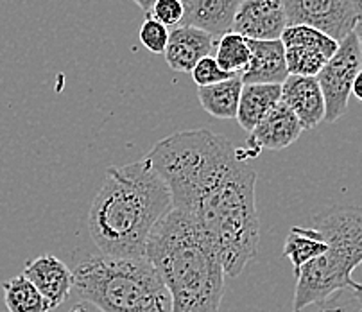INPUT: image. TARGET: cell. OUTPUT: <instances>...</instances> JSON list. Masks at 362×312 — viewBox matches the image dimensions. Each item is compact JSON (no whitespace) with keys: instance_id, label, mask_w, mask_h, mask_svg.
I'll return each instance as SVG.
<instances>
[{"instance_id":"obj_1","label":"cell","mask_w":362,"mask_h":312,"mask_svg":"<svg viewBox=\"0 0 362 312\" xmlns=\"http://www.w3.org/2000/svg\"><path fill=\"white\" fill-rule=\"evenodd\" d=\"M146 160L169 187L173 208L212 241L224 273L239 277L260 244L257 173L243 151L210 129H187L154 144Z\"/></svg>"},{"instance_id":"obj_2","label":"cell","mask_w":362,"mask_h":312,"mask_svg":"<svg viewBox=\"0 0 362 312\" xmlns=\"http://www.w3.org/2000/svg\"><path fill=\"white\" fill-rule=\"evenodd\" d=\"M170 210L169 187L146 158L113 166L90 207V237L100 255L142 258L151 233Z\"/></svg>"},{"instance_id":"obj_3","label":"cell","mask_w":362,"mask_h":312,"mask_svg":"<svg viewBox=\"0 0 362 312\" xmlns=\"http://www.w3.org/2000/svg\"><path fill=\"white\" fill-rule=\"evenodd\" d=\"M146 258L170 294V312H219L224 267L203 228L173 208L151 233Z\"/></svg>"},{"instance_id":"obj_4","label":"cell","mask_w":362,"mask_h":312,"mask_svg":"<svg viewBox=\"0 0 362 312\" xmlns=\"http://www.w3.org/2000/svg\"><path fill=\"white\" fill-rule=\"evenodd\" d=\"M74 289L100 312H170L158 270L142 258L92 255L74 267Z\"/></svg>"},{"instance_id":"obj_5","label":"cell","mask_w":362,"mask_h":312,"mask_svg":"<svg viewBox=\"0 0 362 312\" xmlns=\"http://www.w3.org/2000/svg\"><path fill=\"white\" fill-rule=\"evenodd\" d=\"M327 251L305 264L296 275L293 312L350 287L354 271L362 264V208L330 207L314 217Z\"/></svg>"},{"instance_id":"obj_6","label":"cell","mask_w":362,"mask_h":312,"mask_svg":"<svg viewBox=\"0 0 362 312\" xmlns=\"http://www.w3.org/2000/svg\"><path fill=\"white\" fill-rule=\"evenodd\" d=\"M289 25H307L337 43L362 20V0H281Z\"/></svg>"},{"instance_id":"obj_7","label":"cell","mask_w":362,"mask_h":312,"mask_svg":"<svg viewBox=\"0 0 362 312\" xmlns=\"http://www.w3.org/2000/svg\"><path fill=\"white\" fill-rule=\"evenodd\" d=\"M362 70V50L355 33L339 43V49L317 74L325 97V120L335 122L346 113L357 74Z\"/></svg>"},{"instance_id":"obj_8","label":"cell","mask_w":362,"mask_h":312,"mask_svg":"<svg viewBox=\"0 0 362 312\" xmlns=\"http://www.w3.org/2000/svg\"><path fill=\"white\" fill-rule=\"evenodd\" d=\"M280 40L286 49L289 76L317 77L339 49L335 40L307 25H287Z\"/></svg>"},{"instance_id":"obj_9","label":"cell","mask_w":362,"mask_h":312,"mask_svg":"<svg viewBox=\"0 0 362 312\" xmlns=\"http://www.w3.org/2000/svg\"><path fill=\"white\" fill-rule=\"evenodd\" d=\"M286 9L281 0H244L239 8L231 33L257 42L280 40L287 29Z\"/></svg>"},{"instance_id":"obj_10","label":"cell","mask_w":362,"mask_h":312,"mask_svg":"<svg viewBox=\"0 0 362 312\" xmlns=\"http://www.w3.org/2000/svg\"><path fill=\"white\" fill-rule=\"evenodd\" d=\"M303 133L298 117L287 108L286 104L278 103L247 137L246 156H257L260 151H281L293 146Z\"/></svg>"},{"instance_id":"obj_11","label":"cell","mask_w":362,"mask_h":312,"mask_svg":"<svg viewBox=\"0 0 362 312\" xmlns=\"http://www.w3.org/2000/svg\"><path fill=\"white\" fill-rule=\"evenodd\" d=\"M22 275L35 284L49 304L50 311L65 304L74 287L72 271L54 255H42L35 260H29Z\"/></svg>"},{"instance_id":"obj_12","label":"cell","mask_w":362,"mask_h":312,"mask_svg":"<svg viewBox=\"0 0 362 312\" xmlns=\"http://www.w3.org/2000/svg\"><path fill=\"white\" fill-rule=\"evenodd\" d=\"M281 103L298 117L303 132L325 120V97L316 77H287L281 85Z\"/></svg>"},{"instance_id":"obj_13","label":"cell","mask_w":362,"mask_h":312,"mask_svg":"<svg viewBox=\"0 0 362 312\" xmlns=\"http://www.w3.org/2000/svg\"><path fill=\"white\" fill-rule=\"evenodd\" d=\"M250 65L240 74L244 85H284L289 77V70L281 40H250Z\"/></svg>"},{"instance_id":"obj_14","label":"cell","mask_w":362,"mask_h":312,"mask_svg":"<svg viewBox=\"0 0 362 312\" xmlns=\"http://www.w3.org/2000/svg\"><path fill=\"white\" fill-rule=\"evenodd\" d=\"M185 15L181 25H190L209 33L214 38H223L231 33L233 20L244 0H181Z\"/></svg>"},{"instance_id":"obj_15","label":"cell","mask_w":362,"mask_h":312,"mask_svg":"<svg viewBox=\"0 0 362 312\" xmlns=\"http://www.w3.org/2000/svg\"><path fill=\"white\" fill-rule=\"evenodd\" d=\"M216 38L209 33L190 25H180L170 31L165 49V62L176 72H192L197 63L206 56H212Z\"/></svg>"},{"instance_id":"obj_16","label":"cell","mask_w":362,"mask_h":312,"mask_svg":"<svg viewBox=\"0 0 362 312\" xmlns=\"http://www.w3.org/2000/svg\"><path fill=\"white\" fill-rule=\"evenodd\" d=\"M280 100L281 85H244L237 122L244 132L251 133Z\"/></svg>"},{"instance_id":"obj_17","label":"cell","mask_w":362,"mask_h":312,"mask_svg":"<svg viewBox=\"0 0 362 312\" xmlns=\"http://www.w3.org/2000/svg\"><path fill=\"white\" fill-rule=\"evenodd\" d=\"M243 86V77H240V74H235L223 83L197 88V99H199L204 112L210 113L216 119L233 120L237 119V112H239Z\"/></svg>"},{"instance_id":"obj_18","label":"cell","mask_w":362,"mask_h":312,"mask_svg":"<svg viewBox=\"0 0 362 312\" xmlns=\"http://www.w3.org/2000/svg\"><path fill=\"white\" fill-rule=\"evenodd\" d=\"M327 251V243L316 228L294 226L291 228L284 244V257L293 264V273L296 277L301 267L314 258L321 257Z\"/></svg>"},{"instance_id":"obj_19","label":"cell","mask_w":362,"mask_h":312,"mask_svg":"<svg viewBox=\"0 0 362 312\" xmlns=\"http://www.w3.org/2000/svg\"><path fill=\"white\" fill-rule=\"evenodd\" d=\"M4 304L9 312H50L49 304L29 278L23 275L9 278L2 284Z\"/></svg>"},{"instance_id":"obj_20","label":"cell","mask_w":362,"mask_h":312,"mask_svg":"<svg viewBox=\"0 0 362 312\" xmlns=\"http://www.w3.org/2000/svg\"><path fill=\"white\" fill-rule=\"evenodd\" d=\"M217 63L228 74H243L250 65V40L237 33H228L217 43Z\"/></svg>"},{"instance_id":"obj_21","label":"cell","mask_w":362,"mask_h":312,"mask_svg":"<svg viewBox=\"0 0 362 312\" xmlns=\"http://www.w3.org/2000/svg\"><path fill=\"white\" fill-rule=\"evenodd\" d=\"M301 312H362V304L348 287V289L337 291L325 300L308 305Z\"/></svg>"},{"instance_id":"obj_22","label":"cell","mask_w":362,"mask_h":312,"mask_svg":"<svg viewBox=\"0 0 362 312\" xmlns=\"http://www.w3.org/2000/svg\"><path fill=\"white\" fill-rule=\"evenodd\" d=\"M169 28H165L158 20H154L153 16H146V22L142 23L139 33L140 42L153 54H163L165 52L167 43H169Z\"/></svg>"},{"instance_id":"obj_23","label":"cell","mask_w":362,"mask_h":312,"mask_svg":"<svg viewBox=\"0 0 362 312\" xmlns=\"http://www.w3.org/2000/svg\"><path fill=\"white\" fill-rule=\"evenodd\" d=\"M190 74H192V79L197 85V88L217 85V83H223L226 81V79H230V77L235 76V74L224 72L214 56H206V58L201 59L196 65V69Z\"/></svg>"},{"instance_id":"obj_24","label":"cell","mask_w":362,"mask_h":312,"mask_svg":"<svg viewBox=\"0 0 362 312\" xmlns=\"http://www.w3.org/2000/svg\"><path fill=\"white\" fill-rule=\"evenodd\" d=\"M185 15V8L181 0H156L151 9V15L154 20H158L165 28H180Z\"/></svg>"},{"instance_id":"obj_25","label":"cell","mask_w":362,"mask_h":312,"mask_svg":"<svg viewBox=\"0 0 362 312\" xmlns=\"http://www.w3.org/2000/svg\"><path fill=\"white\" fill-rule=\"evenodd\" d=\"M70 312H100L99 308H95L93 307L92 304H88V301H79V304H76L72 307V311Z\"/></svg>"},{"instance_id":"obj_26","label":"cell","mask_w":362,"mask_h":312,"mask_svg":"<svg viewBox=\"0 0 362 312\" xmlns=\"http://www.w3.org/2000/svg\"><path fill=\"white\" fill-rule=\"evenodd\" d=\"M351 93H354V96L357 97V99L362 103V70L357 74V77H355L354 88H351Z\"/></svg>"},{"instance_id":"obj_27","label":"cell","mask_w":362,"mask_h":312,"mask_svg":"<svg viewBox=\"0 0 362 312\" xmlns=\"http://www.w3.org/2000/svg\"><path fill=\"white\" fill-rule=\"evenodd\" d=\"M133 2H135L136 6H140V9L146 13V16H149L151 9H153V6H154V2H156V0H133Z\"/></svg>"},{"instance_id":"obj_28","label":"cell","mask_w":362,"mask_h":312,"mask_svg":"<svg viewBox=\"0 0 362 312\" xmlns=\"http://www.w3.org/2000/svg\"><path fill=\"white\" fill-rule=\"evenodd\" d=\"M350 289H351V293H354V296L357 298V300L362 304V282H355L354 280L350 284Z\"/></svg>"},{"instance_id":"obj_29","label":"cell","mask_w":362,"mask_h":312,"mask_svg":"<svg viewBox=\"0 0 362 312\" xmlns=\"http://www.w3.org/2000/svg\"><path fill=\"white\" fill-rule=\"evenodd\" d=\"M354 33H355V36H357L358 45H361V50H362V20L357 23V28H355Z\"/></svg>"}]
</instances>
